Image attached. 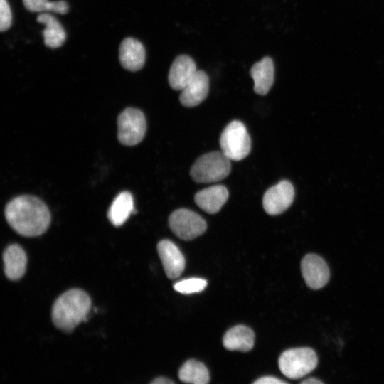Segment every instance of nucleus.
Returning <instances> with one entry per match:
<instances>
[{
	"mask_svg": "<svg viewBox=\"0 0 384 384\" xmlns=\"http://www.w3.org/2000/svg\"><path fill=\"white\" fill-rule=\"evenodd\" d=\"M294 198L293 186L289 181L283 180L265 192L262 199L263 208L269 215H279L292 205Z\"/></svg>",
	"mask_w": 384,
	"mask_h": 384,
	"instance_id": "8",
	"label": "nucleus"
},
{
	"mask_svg": "<svg viewBox=\"0 0 384 384\" xmlns=\"http://www.w3.org/2000/svg\"><path fill=\"white\" fill-rule=\"evenodd\" d=\"M207 285V281L202 278L185 279L174 284V289L180 293L189 294L203 291Z\"/></svg>",
	"mask_w": 384,
	"mask_h": 384,
	"instance_id": "22",
	"label": "nucleus"
},
{
	"mask_svg": "<svg viewBox=\"0 0 384 384\" xmlns=\"http://www.w3.org/2000/svg\"><path fill=\"white\" fill-rule=\"evenodd\" d=\"M119 61L122 67L130 71L142 69L146 60L143 44L133 38L124 39L119 47Z\"/></svg>",
	"mask_w": 384,
	"mask_h": 384,
	"instance_id": "13",
	"label": "nucleus"
},
{
	"mask_svg": "<svg viewBox=\"0 0 384 384\" xmlns=\"http://www.w3.org/2000/svg\"><path fill=\"white\" fill-rule=\"evenodd\" d=\"M5 216L9 225L26 237L43 234L50 223L47 206L33 196H20L12 199L6 206Z\"/></svg>",
	"mask_w": 384,
	"mask_h": 384,
	"instance_id": "1",
	"label": "nucleus"
},
{
	"mask_svg": "<svg viewBox=\"0 0 384 384\" xmlns=\"http://www.w3.org/2000/svg\"><path fill=\"white\" fill-rule=\"evenodd\" d=\"M318 358L315 351L307 347L295 348L284 351L279 358V368L290 379L302 378L315 369Z\"/></svg>",
	"mask_w": 384,
	"mask_h": 384,
	"instance_id": "4",
	"label": "nucleus"
},
{
	"mask_svg": "<svg viewBox=\"0 0 384 384\" xmlns=\"http://www.w3.org/2000/svg\"><path fill=\"white\" fill-rule=\"evenodd\" d=\"M255 334L251 329L238 325L229 329L223 336L224 347L230 351L246 352L254 346Z\"/></svg>",
	"mask_w": 384,
	"mask_h": 384,
	"instance_id": "17",
	"label": "nucleus"
},
{
	"mask_svg": "<svg viewBox=\"0 0 384 384\" xmlns=\"http://www.w3.org/2000/svg\"><path fill=\"white\" fill-rule=\"evenodd\" d=\"M181 381L192 384H206L210 380L209 372L203 363L191 359L187 361L178 371Z\"/></svg>",
	"mask_w": 384,
	"mask_h": 384,
	"instance_id": "20",
	"label": "nucleus"
},
{
	"mask_svg": "<svg viewBox=\"0 0 384 384\" xmlns=\"http://www.w3.org/2000/svg\"><path fill=\"white\" fill-rule=\"evenodd\" d=\"M230 169V159L222 151H214L198 158L191 166L190 174L197 183H212L226 178Z\"/></svg>",
	"mask_w": 384,
	"mask_h": 384,
	"instance_id": "3",
	"label": "nucleus"
},
{
	"mask_svg": "<svg viewBox=\"0 0 384 384\" xmlns=\"http://www.w3.org/2000/svg\"><path fill=\"white\" fill-rule=\"evenodd\" d=\"M228 191L222 185L213 186L197 192L194 197L196 205L208 213H218L228 198Z\"/></svg>",
	"mask_w": 384,
	"mask_h": 384,
	"instance_id": "14",
	"label": "nucleus"
},
{
	"mask_svg": "<svg viewBox=\"0 0 384 384\" xmlns=\"http://www.w3.org/2000/svg\"><path fill=\"white\" fill-rule=\"evenodd\" d=\"M255 384H284L287 382L272 376H265L254 382Z\"/></svg>",
	"mask_w": 384,
	"mask_h": 384,
	"instance_id": "24",
	"label": "nucleus"
},
{
	"mask_svg": "<svg viewBox=\"0 0 384 384\" xmlns=\"http://www.w3.org/2000/svg\"><path fill=\"white\" fill-rule=\"evenodd\" d=\"M151 384H174V382L164 377H159L151 382Z\"/></svg>",
	"mask_w": 384,
	"mask_h": 384,
	"instance_id": "25",
	"label": "nucleus"
},
{
	"mask_svg": "<svg viewBox=\"0 0 384 384\" xmlns=\"http://www.w3.org/2000/svg\"><path fill=\"white\" fill-rule=\"evenodd\" d=\"M169 224L172 232L184 240L197 238L202 235L207 228L202 217L186 208L174 211L169 218Z\"/></svg>",
	"mask_w": 384,
	"mask_h": 384,
	"instance_id": "7",
	"label": "nucleus"
},
{
	"mask_svg": "<svg viewBox=\"0 0 384 384\" xmlns=\"http://www.w3.org/2000/svg\"><path fill=\"white\" fill-rule=\"evenodd\" d=\"M157 251L168 278L178 277L185 268V258L178 247L171 240H163L157 245Z\"/></svg>",
	"mask_w": 384,
	"mask_h": 384,
	"instance_id": "10",
	"label": "nucleus"
},
{
	"mask_svg": "<svg viewBox=\"0 0 384 384\" xmlns=\"http://www.w3.org/2000/svg\"><path fill=\"white\" fill-rule=\"evenodd\" d=\"M301 383L303 384H319V383H323L321 380L316 379V378H309L308 379H306L301 382Z\"/></svg>",
	"mask_w": 384,
	"mask_h": 384,
	"instance_id": "26",
	"label": "nucleus"
},
{
	"mask_svg": "<svg viewBox=\"0 0 384 384\" xmlns=\"http://www.w3.org/2000/svg\"><path fill=\"white\" fill-rule=\"evenodd\" d=\"M117 137L121 144L134 146L144 138L146 129L144 115L136 108H127L119 115L117 119Z\"/></svg>",
	"mask_w": 384,
	"mask_h": 384,
	"instance_id": "6",
	"label": "nucleus"
},
{
	"mask_svg": "<svg viewBox=\"0 0 384 384\" xmlns=\"http://www.w3.org/2000/svg\"><path fill=\"white\" fill-rule=\"evenodd\" d=\"M4 272L7 278L16 280L22 277L26 269L27 257L18 245H9L3 254Z\"/></svg>",
	"mask_w": 384,
	"mask_h": 384,
	"instance_id": "16",
	"label": "nucleus"
},
{
	"mask_svg": "<svg viewBox=\"0 0 384 384\" xmlns=\"http://www.w3.org/2000/svg\"><path fill=\"white\" fill-rule=\"evenodd\" d=\"M209 78L202 70H197L192 80L181 90L179 100L182 105L192 107L198 105L208 96Z\"/></svg>",
	"mask_w": 384,
	"mask_h": 384,
	"instance_id": "12",
	"label": "nucleus"
},
{
	"mask_svg": "<svg viewBox=\"0 0 384 384\" xmlns=\"http://www.w3.org/2000/svg\"><path fill=\"white\" fill-rule=\"evenodd\" d=\"M250 74L254 81V91L258 95H265L270 90L274 76L272 59L265 56L255 63L250 68Z\"/></svg>",
	"mask_w": 384,
	"mask_h": 384,
	"instance_id": "15",
	"label": "nucleus"
},
{
	"mask_svg": "<svg viewBox=\"0 0 384 384\" xmlns=\"http://www.w3.org/2000/svg\"><path fill=\"white\" fill-rule=\"evenodd\" d=\"M12 15L7 0H0V30H8L11 25Z\"/></svg>",
	"mask_w": 384,
	"mask_h": 384,
	"instance_id": "23",
	"label": "nucleus"
},
{
	"mask_svg": "<svg viewBox=\"0 0 384 384\" xmlns=\"http://www.w3.org/2000/svg\"><path fill=\"white\" fill-rule=\"evenodd\" d=\"M134 210V201L132 194L127 191L121 192L111 204L107 213L110 223L114 226L122 225Z\"/></svg>",
	"mask_w": 384,
	"mask_h": 384,
	"instance_id": "19",
	"label": "nucleus"
},
{
	"mask_svg": "<svg viewBox=\"0 0 384 384\" xmlns=\"http://www.w3.org/2000/svg\"><path fill=\"white\" fill-rule=\"evenodd\" d=\"M220 144L222 152L230 160L240 161L250 153L251 142L245 125L234 120L223 129Z\"/></svg>",
	"mask_w": 384,
	"mask_h": 384,
	"instance_id": "5",
	"label": "nucleus"
},
{
	"mask_svg": "<svg viewBox=\"0 0 384 384\" xmlns=\"http://www.w3.org/2000/svg\"><path fill=\"white\" fill-rule=\"evenodd\" d=\"M194 60L187 55H178L173 61L169 72L168 81L174 90H182L197 72Z\"/></svg>",
	"mask_w": 384,
	"mask_h": 384,
	"instance_id": "11",
	"label": "nucleus"
},
{
	"mask_svg": "<svg viewBox=\"0 0 384 384\" xmlns=\"http://www.w3.org/2000/svg\"><path fill=\"white\" fill-rule=\"evenodd\" d=\"M91 300L79 289H70L61 294L52 308V320L61 330L70 331L84 321L90 312Z\"/></svg>",
	"mask_w": 384,
	"mask_h": 384,
	"instance_id": "2",
	"label": "nucleus"
},
{
	"mask_svg": "<svg viewBox=\"0 0 384 384\" xmlns=\"http://www.w3.org/2000/svg\"><path fill=\"white\" fill-rule=\"evenodd\" d=\"M36 20L45 26L43 36L46 46L56 48L64 43L66 38L65 30L55 16L49 14H41L37 16Z\"/></svg>",
	"mask_w": 384,
	"mask_h": 384,
	"instance_id": "18",
	"label": "nucleus"
},
{
	"mask_svg": "<svg viewBox=\"0 0 384 384\" xmlns=\"http://www.w3.org/2000/svg\"><path fill=\"white\" fill-rule=\"evenodd\" d=\"M23 3L26 9L31 12L53 11L65 14L68 11L67 2L62 0H23Z\"/></svg>",
	"mask_w": 384,
	"mask_h": 384,
	"instance_id": "21",
	"label": "nucleus"
},
{
	"mask_svg": "<svg viewBox=\"0 0 384 384\" xmlns=\"http://www.w3.org/2000/svg\"><path fill=\"white\" fill-rule=\"evenodd\" d=\"M301 270L306 285L312 289L324 287L329 279V269L326 262L319 255L308 254L301 262Z\"/></svg>",
	"mask_w": 384,
	"mask_h": 384,
	"instance_id": "9",
	"label": "nucleus"
}]
</instances>
